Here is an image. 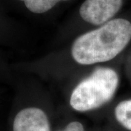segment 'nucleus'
<instances>
[{
    "label": "nucleus",
    "mask_w": 131,
    "mask_h": 131,
    "mask_svg": "<svg viewBox=\"0 0 131 131\" xmlns=\"http://www.w3.org/2000/svg\"><path fill=\"white\" fill-rule=\"evenodd\" d=\"M130 39V22L125 19H114L80 36L72 45L71 55L82 65L106 62L119 55Z\"/></svg>",
    "instance_id": "f257e3e1"
},
{
    "label": "nucleus",
    "mask_w": 131,
    "mask_h": 131,
    "mask_svg": "<svg viewBox=\"0 0 131 131\" xmlns=\"http://www.w3.org/2000/svg\"><path fill=\"white\" fill-rule=\"evenodd\" d=\"M118 84L119 77L115 71L109 68H98L73 90L71 106L81 112L101 107L112 98Z\"/></svg>",
    "instance_id": "f03ea898"
},
{
    "label": "nucleus",
    "mask_w": 131,
    "mask_h": 131,
    "mask_svg": "<svg viewBox=\"0 0 131 131\" xmlns=\"http://www.w3.org/2000/svg\"><path fill=\"white\" fill-rule=\"evenodd\" d=\"M122 5V0H85L80 14L84 21L99 26L111 20Z\"/></svg>",
    "instance_id": "7ed1b4c3"
},
{
    "label": "nucleus",
    "mask_w": 131,
    "mask_h": 131,
    "mask_svg": "<svg viewBox=\"0 0 131 131\" xmlns=\"http://www.w3.org/2000/svg\"><path fill=\"white\" fill-rule=\"evenodd\" d=\"M13 131H50L47 116L41 108H25L15 115Z\"/></svg>",
    "instance_id": "20e7f679"
},
{
    "label": "nucleus",
    "mask_w": 131,
    "mask_h": 131,
    "mask_svg": "<svg viewBox=\"0 0 131 131\" xmlns=\"http://www.w3.org/2000/svg\"><path fill=\"white\" fill-rule=\"evenodd\" d=\"M114 114L120 125L131 130V99L118 103L114 110Z\"/></svg>",
    "instance_id": "39448f33"
},
{
    "label": "nucleus",
    "mask_w": 131,
    "mask_h": 131,
    "mask_svg": "<svg viewBox=\"0 0 131 131\" xmlns=\"http://www.w3.org/2000/svg\"><path fill=\"white\" fill-rule=\"evenodd\" d=\"M23 1L27 9L34 13L41 14L51 9L61 1L68 0H20Z\"/></svg>",
    "instance_id": "423d86ee"
},
{
    "label": "nucleus",
    "mask_w": 131,
    "mask_h": 131,
    "mask_svg": "<svg viewBox=\"0 0 131 131\" xmlns=\"http://www.w3.org/2000/svg\"><path fill=\"white\" fill-rule=\"evenodd\" d=\"M58 131H84V127L80 122H72L68 124L63 130Z\"/></svg>",
    "instance_id": "0eeeda50"
}]
</instances>
